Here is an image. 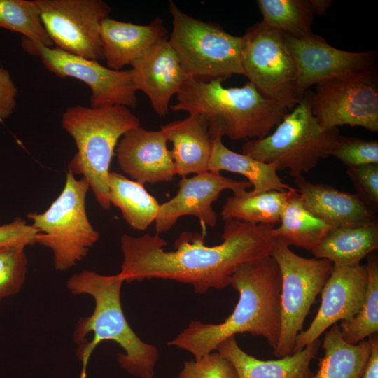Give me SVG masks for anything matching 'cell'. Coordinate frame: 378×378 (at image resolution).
I'll return each mask as SVG.
<instances>
[{"label": "cell", "instance_id": "1", "mask_svg": "<svg viewBox=\"0 0 378 378\" xmlns=\"http://www.w3.org/2000/svg\"><path fill=\"white\" fill-rule=\"evenodd\" d=\"M274 226L235 219L225 220L223 242L209 246L204 237L184 232L174 250L165 251L167 243L158 234L120 238L123 262L119 273L124 281L146 279L174 280L192 285L195 292L223 289L230 285L237 268L245 262L270 255L276 241Z\"/></svg>", "mask_w": 378, "mask_h": 378}, {"label": "cell", "instance_id": "2", "mask_svg": "<svg viewBox=\"0 0 378 378\" xmlns=\"http://www.w3.org/2000/svg\"><path fill=\"white\" fill-rule=\"evenodd\" d=\"M239 292L232 313L220 323L191 321L168 342L190 353L195 360L216 351L227 338L248 332L265 338L274 349L281 330V276L275 260L268 255L239 265L230 279Z\"/></svg>", "mask_w": 378, "mask_h": 378}, {"label": "cell", "instance_id": "3", "mask_svg": "<svg viewBox=\"0 0 378 378\" xmlns=\"http://www.w3.org/2000/svg\"><path fill=\"white\" fill-rule=\"evenodd\" d=\"M123 282L119 273L106 276L90 270L75 274L67 281L71 293L89 295L95 304L92 314L76 324L73 337L80 344L77 356L83 365H88L97 345L113 341L125 351L117 358L122 370L136 377L153 378L159 351L155 346L141 340L129 325L120 300Z\"/></svg>", "mask_w": 378, "mask_h": 378}, {"label": "cell", "instance_id": "4", "mask_svg": "<svg viewBox=\"0 0 378 378\" xmlns=\"http://www.w3.org/2000/svg\"><path fill=\"white\" fill-rule=\"evenodd\" d=\"M221 79L203 80L188 77L170 108L200 114L211 139L224 136L232 140L258 139L269 134L288 110L267 98L247 82L242 87H223Z\"/></svg>", "mask_w": 378, "mask_h": 378}, {"label": "cell", "instance_id": "5", "mask_svg": "<svg viewBox=\"0 0 378 378\" xmlns=\"http://www.w3.org/2000/svg\"><path fill=\"white\" fill-rule=\"evenodd\" d=\"M62 128L74 139L77 152L69 171L85 178L100 206L108 210L109 168L120 138L139 127V118L127 106H75L62 114Z\"/></svg>", "mask_w": 378, "mask_h": 378}, {"label": "cell", "instance_id": "6", "mask_svg": "<svg viewBox=\"0 0 378 378\" xmlns=\"http://www.w3.org/2000/svg\"><path fill=\"white\" fill-rule=\"evenodd\" d=\"M314 92L306 91L298 104L287 113L274 131L258 139L246 141L242 153L287 169L296 178L332 155L340 136L337 128L325 129L312 111Z\"/></svg>", "mask_w": 378, "mask_h": 378}, {"label": "cell", "instance_id": "7", "mask_svg": "<svg viewBox=\"0 0 378 378\" xmlns=\"http://www.w3.org/2000/svg\"><path fill=\"white\" fill-rule=\"evenodd\" d=\"M172 31L168 42L188 77L203 80L244 76L242 36L232 35L219 24L202 21L169 1Z\"/></svg>", "mask_w": 378, "mask_h": 378}, {"label": "cell", "instance_id": "8", "mask_svg": "<svg viewBox=\"0 0 378 378\" xmlns=\"http://www.w3.org/2000/svg\"><path fill=\"white\" fill-rule=\"evenodd\" d=\"M89 184L68 171L62 191L44 212H31L27 218L39 232L36 244L51 249L54 266L66 271L81 261L99 240V232L91 225L85 209Z\"/></svg>", "mask_w": 378, "mask_h": 378}, {"label": "cell", "instance_id": "9", "mask_svg": "<svg viewBox=\"0 0 378 378\" xmlns=\"http://www.w3.org/2000/svg\"><path fill=\"white\" fill-rule=\"evenodd\" d=\"M270 255L276 262L281 276V330L273 349V354L280 358L293 354L295 339L330 275L332 263L326 259L302 257L277 239Z\"/></svg>", "mask_w": 378, "mask_h": 378}, {"label": "cell", "instance_id": "10", "mask_svg": "<svg viewBox=\"0 0 378 378\" xmlns=\"http://www.w3.org/2000/svg\"><path fill=\"white\" fill-rule=\"evenodd\" d=\"M242 38L244 76L263 96L292 110L300 102L296 96L297 69L284 34L260 21L250 27Z\"/></svg>", "mask_w": 378, "mask_h": 378}, {"label": "cell", "instance_id": "11", "mask_svg": "<svg viewBox=\"0 0 378 378\" xmlns=\"http://www.w3.org/2000/svg\"><path fill=\"white\" fill-rule=\"evenodd\" d=\"M312 111L325 129L348 125L378 132L377 66L318 83L312 98Z\"/></svg>", "mask_w": 378, "mask_h": 378}, {"label": "cell", "instance_id": "12", "mask_svg": "<svg viewBox=\"0 0 378 378\" xmlns=\"http://www.w3.org/2000/svg\"><path fill=\"white\" fill-rule=\"evenodd\" d=\"M43 24L58 48L99 62L104 59L101 27L111 7L102 0H34Z\"/></svg>", "mask_w": 378, "mask_h": 378}, {"label": "cell", "instance_id": "13", "mask_svg": "<svg viewBox=\"0 0 378 378\" xmlns=\"http://www.w3.org/2000/svg\"><path fill=\"white\" fill-rule=\"evenodd\" d=\"M22 46L29 54L38 55L45 67L60 78H74L91 90V107L136 104L137 90L131 73L106 67L97 61L71 55L58 48L46 47L22 37Z\"/></svg>", "mask_w": 378, "mask_h": 378}, {"label": "cell", "instance_id": "14", "mask_svg": "<svg viewBox=\"0 0 378 378\" xmlns=\"http://www.w3.org/2000/svg\"><path fill=\"white\" fill-rule=\"evenodd\" d=\"M284 36L296 66V96L299 101L314 84L377 66L375 51H345L332 46L323 37L314 34L302 38L285 34Z\"/></svg>", "mask_w": 378, "mask_h": 378}, {"label": "cell", "instance_id": "15", "mask_svg": "<svg viewBox=\"0 0 378 378\" xmlns=\"http://www.w3.org/2000/svg\"><path fill=\"white\" fill-rule=\"evenodd\" d=\"M367 284L366 265L332 264L330 275L321 291V306L309 327L298 335L293 354L318 340L338 321L353 318L362 306Z\"/></svg>", "mask_w": 378, "mask_h": 378}, {"label": "cell", "instance_id": "16", "mask_svg": "<svg viewBox=\"0 0 378 378\" xmlns=\"http://www.w3.org/2000/svg\"><path fill=\"white\" fill-rule=\"evenodd\" d=\"M251 186L248 181L227 178L220 172L211 171L197 174L190 178L182 177L176 195L160 204L155 220L156 232L168 231L183 216H195L202 225L215 227L217 214L212 204L220 192L231 190L236 193Z\"/></svg>", "mask_w": 378, "mask_h": 378}, {"label": "cell", "instance_id": "17", "mask_svg": "<svg viewBox=\"0 0 378 378\" xmlns=\"http://www.w3.org/2000/svg\"><path fill=\"white\" fill-rule=\"evenodd\" d=\"M164 132L137 127L128 130L116 147L121 169L134 181L144 183L173 180L176 169Z\"/></svg>", "mask_w": 378, "mask_h": 378}, {"label": "cell", "instance_id": "18", "mask_svg": "<svg viewBox=\"0 0 378 378\" xmlns=\"http://www.w3.org/2000/svg\"><path fill=\"white\" fill-rule=\"evenodd\" d=\"M135 88L148 97L155 112L168 114L169 102L188 78L168 41L131 64Z\"/></svg>", "mask_w": 378, "mask_h": 378}, {"label": "cell", "instance_id": "19", "mask_svg": "<svg viewBox=\"0 0 378 378\" xmlns=\"http://www.w3.org/2000/svg\"><path fill=\"white\" fill-rule=\"evenodd\" d=\"M100 36L107 67L116 71L131 65L169 37L160 18L145 25L108 18L102 24Z\"/></svg>", "mask_w": 378, "mask_h": 378}, {"label": "cell", "instance_id": "20", "mask_svg": "<svg viewBox=\"0 0 378 378\" xmlns=\"http://www.w3.org/2000/svg\"><path fill=\"white\" fill-rule=\"evenodd\" d=\"M304 206L332 228L372 221L375 213L356 195L326 183H314L303 176L295 178Z\"/></svg>", "mask_w": 378, "mask_h": 378}, {"label": "cell", "instance_id": "21", "mask_svg": "<svg viewBox=\"0 0 378 378\" xmlns=\"http://www.w3.org/2000/svg\"><path fill=\"white\" fill-rule=\"evenodd\" d=\"M319 339L302 350L276 360H262L248 354L231 336L218 346L216 351L234 367L239 378H312V360L318 354Z\"/></svg>", "mask_w": 378, "mask_h": 378}, {"label": "cell", "instance_id": "22", "mask_svg": "<svg viewBox=\"0 0 378 378\" xmlns=\"http://www.w3.org/2000/svg\"><path fill=\"white\" fill-rule=\"evenodd\" d=\"M168 141L172 143L170 150L176 174L186 177L209 171L213 139L208 125L200 114L170 122L161 126Z\"/></svg>", "mask_w": 378, "mask_h": 378}, {"label": "cell", "instance_id": "23", "mask_svg": "<svg viewBox=\"0 0 378 378\" xmlns=\"http://www.w3.org/2000/svg\"><path fill=\"white\" fill-rule=\"evenodd\" d=\"M377 248L378 222L374 220L332 228L311 252L332 264L354 266Z\"/></svg>", "mask_w": 378, "mask_h": 378}, {"label": "cell", "instance_id": "24", "mask_svg": "<svg viewBox=\"0 0 378 378\" xmlns=\"http://www.w3.org/2000/svg\"><path fill=\"white\" fill-rule=\"evenodd\" d=\"M322 348L324 355L312 378H360L371 346L368 339L355 345L346 342L335 323L325 332Z\"/></svg>", "mask_w": 378, "mask_h": 378}, {"label": "cell", "instance_id": "25", "mask_svg": "<svg viewBox=\"0 0 378 378\" xmlns=\"http://www.w3.org/2000/svg\"><path fill=\"white\" fill-rule=\"evenodd\" d=\"M222 170L244 176L253 187L251 191L255 193L293 188L281 179L274 164L234 152L224 145L221 137L218 136L213 139L209 171L220 172Z\"/></svg>", "mask_w": 378, "mask_h": 378}, {"label": "cell", "instance_id": "26", "mask_svg": "<svg viewBox=\"0 0 378 378\" xmlns=\"http://www.w3.org/2000/svg\"><path fill=\"white\" fill-rule=\"evenodd\" d=\"M297 190H270L255 193L246 190L227 198L220 215L224 220L235 219L253 224L279 223L286 206Z\"/></svg>", "mask_w": 378, "mask_h": 378}, {"label": "cell", "instance_id": "27", "mask_svg": "<svg viewBox=\"0 0 378 378\" xmlns=\"http://www.w3.org/2000/svg\"><path fill=\"white\" fill-rule=\"evenodd\" d=\"M108 186L111 204L120 209L132 228L143 231L155 221L160 204L144 184L110 172Z\"/></svg>", "mask_w": 378, "mask_h": 378}, {"label": "cell", "instance_id": "28", "mask_svg": "<svg viewBox=\"0 0 378 378\" xmlns=\"http://www.w3.org/2000/svg\"><path fill=\"white\" fill-rule=\"evenodd\" d=\"M279 223L273 230L276 239L289 247L293 246L310 251L332 229L304 206L298 190L288 200Z\"/></svg>", "mask_w": 378, "mask_h": 378}, {"label": "cell", "instance_id": "29", "mask_svg": "<svg viewBox=\"0 0 378 378\" xmlns=\"http://www.w3.org/2000/svg\"><path fill=\"white\" fill-rule=\"evenodd\" d=\"M262 22L285 35L302 38L312 34L314 13L309 0H258Z\"/></svg>", "mask_w": 378, "mask_h": 378}, {"label": "cell", "instance_id": "30", "mask_svg": "<svg viewBox=\"0 0 378 378\" xmlns=\"http://www.w3.org/2000/svg\"><path fill=\"white\" fill-rule=\"evenodd\" d=\"M366 267L368 284L362 306L353 318L340 324L342 338L353 345L378 332V258L375 251L368 255Z\"/></svg>", "mask_w": 378, "mask_h": 378}, {"label": "cell", "instance_id": "31", "mask_svg": "<svg viewBox=\"0 0 378 378\" xmlns=\"http://www.w3.org/2000/svg\"><path fill=\"white\" fill-rule=\"evenodd\" d=\"M0 27L46 47H52L34 1L0 0Z\"/></svg>", "mask_w": 378, "mask_h": 378}, {"label": "cell", "instance_id": "32", "mask_svg": "<svg viewBox=\"0 0 378 378\" xmlns=\"http://www.w3.org/2000/svg\"><path fill=\"white\" fill-rule=\"evenodd\" d=\"M27 263L24 247L0 248V301L20 291L26 279Z\"/></svg>", "mask_w": 378, "mask_h": 378}, {"label": "cell", "instance_id": "33", "mask_svg": "<svg viewBox=\"0 0 378 378\" xmlns=\"http://www.w3.org/2000/svg\"><path fill=\"white\" fill-rule=\"evenodd\" d=\"M331 155L348 167L378 164V141L340 135Z\"/></svg>", "mask_w": 378, "mask_h": 378}, {"label": "cell", "instance_id": "34", "mask_svg": "<svg viewBox=\"0 0 378 378\" xmlns=\"http://www.w3.org/2000/svg\"><path fill=\"white\" fill-rule=\"evenodd\" d=\"M176 378H239L232 364L217 351L189 360Z\"/></svg>", "mask_w": 378, "mask_h": 378}, {"label": "cell", "instance_id": "35", "mask_svg": "<svg viewBox=\"0 0 378 378\" xmlns=\"http://www.w3.org/2000/svg\"><path fill=\"white\" fill-rule=\"evenodd\" d=\"M346 174L352 181L356 195L370 210H378V164L348 167Z\"/></svg>", "mask_w": 378, "mask_h": 378}, {"label": "cell", "instance_id": "36", "mask_svg": "<svg viewBox=\"0 0 378 378\" xmlns=\"http://www.w3.org/2000/svg\"><path fill=\"white\" fill-rule=\"evenodd\" d=\"M38 232L32 225L16 217L11 223L0 225V248L13 246L25 248L34 245Z\"/></svg>", "mask_w": 378, "mask_h": 378}, {"label": "cell", "instance_id": "37", "mask_svg": "<svg viewBox=\"0 0 378 378\" xmlns=\"http://www.w3.org/2000/svg\"><path fill=\"white\" fill-rule=\"evenodd\" d=\"M17 88L9 71L0 62V121L8 118L16 106Z\"/></svg>", "mask_w": 378, "mask_h": 378}, {"label": "cell", "instance_id": "38", "mask_svg": "<svg viewBox=\"0 0 378 378\" xmlns=\"http://www.w3.org/2000/svg\"><path fill=\"white\" fill-rule=\"evenodd\" d=\"M370 353L360 378H378V335L375 333L369 337Z\"/></svg>", "mask_w": 378, "mask_h": 378}, {"label": "cell", "instance_id": "39", "mask_svg": "<svg viewBox=\"0 0 378 378\" xmlns=\"http://www.w3.org/2000/svg\"><path fill=\"white\" fill-rule=\"evenodd\" d=\"M314 15H325L330 8L332 1L330 0H309Z\"/></svg>", "mask_w": 378, "mask_h": 378}, {"label": "cell", "instance_id": "40", "mask_svg": "<svg viewBox=\"0 0 378 378\" xmlns=\"http://www.w3.org/2000/svg\"><path fill=\"white\" fill-rule=\"evenodd\" d=\"M87 365H83V370L81 371L80 378H86L87 377V373H86Z\"/></svg>", "mask_w": 378, "mask_h": 378}]
</instances>
